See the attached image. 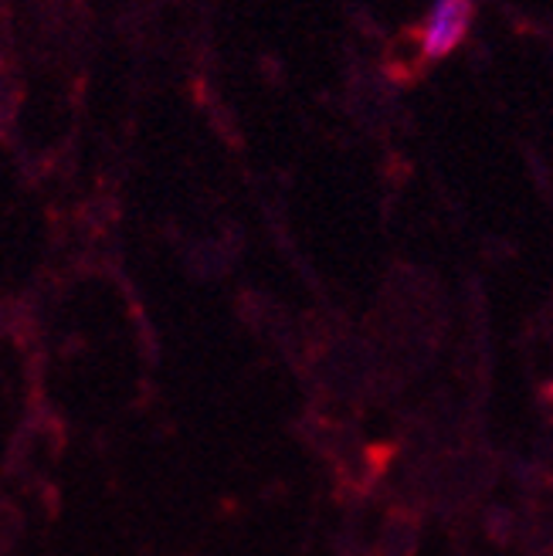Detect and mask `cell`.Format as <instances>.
<instances>
[{"label": "cell", "instance_id": "obj_1", "mask_svg": "<svg viewBox=\"0 0 553 556\" xmlns=\"http://www.w3.org/2000/svg\"><path fill=\"white\" fill-rule=\"evenodd\" d=\"M473 27V0H431L422 27V54L428 62L449 59Z\"/></svg>", "mask_w": 553, "mask_h": 556}]
</instances>
